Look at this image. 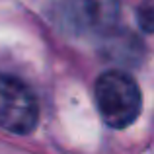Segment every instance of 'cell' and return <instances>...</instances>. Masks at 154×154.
<instances>
[{
    "label": "cell",
    "mask_w": 154,
    "mask_h": 154,
    "mask_svg": "<svg viewBox=\"0 0 154 154\" xmlns=\"http://www.w3.org/2000/svg\"><path fill=\"white\" fill-rule=\"evenodd\" d=\"M96 105L102 119L113 129H125L140 113V90L123 70H107L94 88Z\"/></svg>",
    "instance_id": "2"
},
{
    "label": "cell",
    "mask_w": 154,
    "mask_h": 154,
    "mask_svg": "<svg viewBox=\"0 0 154 154\" xmlns=\"http://www.w3.org/2000/svg\"><path fill=\"white\" fill-rule=\"evenodd\" d=\"M139 26L148 33H154V0H144L137 10Z\"/></svg>",
    "instance_id": "5"
},
{
    "label": "cell",
    "mask_w": 154,
    "mask_h": 154,
    "mask_svg": "<svg viewBox=\"0 0 154 154\" xmlns=\"http://www.w3.org/2000/svg\"><path fill=\"white\" fill-rule=\"evenodd\" d=\"M103 53L119 64H137L143 55V43L131 31H111L103 37Z\"/></svg>",
    "instance_id": "4"
},
{
    "label": "cell",
    "mask_w": 154,
    "mask_h": 154,
    "mask_svg": "<svg viewBox=\"0 0 154 154\" xmlns=\"http://www.w3.org/2000/svg\"><path fill=\"white\" fill-rule=\"evenodd\" d=\"M119 0H57L55 18L76 37H107L119 22Z\"/></svg>",
    "instance_id": "1"
},
{
    "label": "cell",
    "mask_w": 154,
    "mask_h": 154,
    "mask_svg": "<svg viewBox=\"0 0 154 154\" xmlns=\"http://www.w3.org/2000/svg\"><path fill=\"white\" fill-rule=\"evenodd\" d=\"M39 121V105L23 82L0 74V127L16 135H27Z\"/></svg>",
    "instance_id": "3"
}]
</instances>
